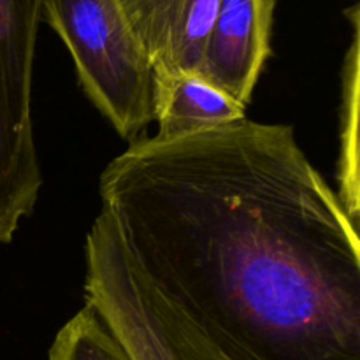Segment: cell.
Returning <instances> with one entry per match:
<instances>
[{"mask_svg":"<svg viewBox=\"0 0 360 360\" xmlns=\"http://www.w3.org/2000/svg\"><path fill=\"white\" fill-rule=\"evenodd\" d=\"M130 262L220 360H360V238L285 123L139 137L98 179Z\"/></svg>","mask_w":360,"mask_h":360,"instance_id":"6da1fadb","label":"cell"},{"mask_svg":"<svg viewBox=\"0 0 360 360\" xmlns=\"http://www.w3.org/2000/svg\"><path fill=\"white\" fill-rule=\"evenodd\" d=\"M42 21L58 34L91 104L127 141L155 122L153 70L115 0H44Z\"/></svg>","mask_w":360,"mask_h":360,"instance_id":"7a4b0ae2","label":"cell"},{"mask_svg":"<svg viewBox=\"0 0 360 360\" xmlns=\"http://www.w3.org/2000/svg\"><path fill=\"white\" fill-rule=\"evenodd\" d=\"M84 264V302L132 360H220L137 273L115 221L102 210L86 234Z\"/></svg>","mask_w":360,"mask_h":360,"instance_id":"3957f363","label":"cell"},{"mask_svg":"<svg viewBox=\"0 0 360 360\" xmlns=\"http://www.w3.org/2000/svg\"><path fill=\"white\" fill-rule=\"evenodd\" d=\"M278 0H220L199 74L213 88L248 108L271 55Z\"/></svg>","mask_w":360,"mask_h":360,"instance_id":"277c9868","label":"cell"},{"mask_svg":"<svg viewBox=\"0 0 360 360\" xmlns=\"http://www.w3.org/2000/svg\"><path fill=\"white\" fill-rule=\"evenodd\" d=\"M153 70V90L199 74L220 0H115Z\"/></svg>","mask_w":360,"mask_h":360,"instance_id":"5b68a950","label":"cell"},{"mask_svg":"<svg viewBox=\"0 0 360 360\" xmlns=\"http://www.w3.org/2000/svg\"><path fill=\"white\" fill-rule=\"evenodd\" d=\"M155 137L174 141L246 118V108L199 76H179L153 90Z\"/></svg>","mask_w":360,"mask_h":360,"instance_id":"8992f818","label":"cell"},{"mask_svg":"<svg viewBox=\"0 0 360 360\" xmlns=\"http://www.w3.org/2000/svg\"><path fill=\"white\" fill-rule=\"evenodd\" d=\"M48 360H132L104 320L84 302L56 333Z\"/></svg>","mask_w":360,"mask_h":360,"instance_id":"52a82bcc","label":"cell"}]
</instances>
